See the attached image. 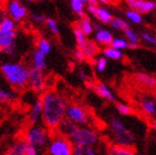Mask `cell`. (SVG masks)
<instances>
[{
  "instance_id": "31",
  "label": "cell",
  "mask_w": 156,
  "mask_h": 155,
  "mask_svg": "<svg viewBox=\"0 0 156 155\" xmlns=\"http://www.w3.org/2000/svg\"><path fill=\"white\" fill-rule=\"evenodd\" d=\"M45 26L48 28V30L52 34H58L59 33V26H58L57 21L52 18H47L45 20Z\"/></svg>"
},
{
  "instance_id": "46",
  "label": "cell",
  "mask_w": 156,
  "mask_h": 155,
  "mask_svg": "<svg viewBox=\"0 0 156 155\" xmlns=\"http://www.w3.org/2000/svg\"><path fill=\"white\" fill-rule=\"evenodd\" d=\"M81 1H83V2L85 3V5H87V0H81Z\"/></svg>"
},
{
  "instance_id": "43",
  "label": "cell",
  "mask_w": 156,
  "mask_h": 155,
  "mask_svg": "<svg viewBox=\"0 0 156 155\" xmlns=\"http://www.w3.org/2000/svg\"><path fill=\"white\" fill-rule=\"evenodd\" d=\"M5 17H6V11L0 7V22H1V20H2Z\"/></svg>"
},
{
  "instance_id": "23",
  "label": "cell",
  "mask_w": 156,
  "mask_h": 155,
  "mask_svg": "<svg viewBox=\"0 0 156 155\" xmlns=\"http://www.w3.org/2000/svg\"><path fill=\"white\" fill-rule=\"evenodd\" d=\"M137 82H140L141 84L145 85V87H155L156 85V79L154 77L150 74H146V73H137L135 75Z\"/></svg>"
},
{
  "instance_id": "34",
  "label": "cell",
  "mask_w": 156,
  "mask_h": 155,
  "mask_svg": "<svg viewBox=\"0 0 156 155\" xmlns=\"http://www.w3.org/2000/svg\"><path fill=\"white\" fill-rule=\"evenodd\" d=\"M116 110L121 115H131V114L133 113L132 107L129 106V105L124 104V103H117Z\"/></svg>"
},
{
  "instance_id": "50",
  "label": "cell",
  "mask_w": 156,
  "mask_h": 155,
  "mask_svg": "<svg viewBox=\"0 0 156 155\" xmlns=\"http://www.w3.org/2000/svg\"><path fill=\"white\" fill-rule=\"evenodd\" d=\"M155 10H156V5H155Z\"/></svg>"
},
{
  "instance_id": "38",
  "label": "cell",
  "mask_w": 156,
  "mask_h": 155,
  "mask_svg": "<svg viewBox=\"0 0 156 155\" xmlns=\"http://www.w3.org/2000/svg\"><path fill=\"white\" fill-rule=\"evenodd\" d=\"M74 58L76 59V61H78V62H83V60L85 59V58H84L83 51H82L81 48H79V47H78V49H75Z\"/></svg>"
},
{
  "instance_id": "7",
  "label": "cell",
  "mask_w": 156,
  "mask_h": 155,
  "mask_svg": "<svg viewBox=\"0 0 156 155\" xmlns=\"http://www.w3.org/2000/svg\"><path fill=\"white\" fill-rule=\"evenodd\" d=\"M17 37H18L17 30L6 31V30L0 29V50H1L2 54L13 56L16 53Z\"/></svg>"
},
{
  "instance_id": "20",
  "label": "cell",
  "mask_w": 156,
  "mask_h": 155,
  "mask_svg": "<svg viewBox=\"0 0 156 155\" xmlns=\"http://www.w3.org/2000/svg\"><path fill=\"white\" fill-rule=\"evenodd\" d=\"M134 152L135 151L133 149H131L129 146L121 145V144L112 145L110 147V154H113V155H133Z\"/></svg>"
},
{
  "instance_id": "22",
  "label": "cell",
  "mask_w": 156,
  "mask_h": 155,
  "mask_svg": "<svg viewBox=\"0 0 156 155\" xmlns=\"http://www.w3.org/2000/svg\"><path fill=\"white\" fill-rule=\"evenodd\" d=\"M16 99V93L11 89H7L0 85V105L12 102Z\"/></svg>"
},
{
  "instance_id": "19",
  "label": "cell",
  "mask_w": 156,
  "mask_h": 155,
  "mask_svg": "<svg viewBox=\"0 0 156 155\" xmlns=\"http://www.w3.org/2000/svg\"><path fill=\"white\" fill-rule=\"evenodd\" d=\"M73 155H96L98 151L93 145H73Z\"/></svg>"
},
{
  "instance_id": "47",
  "label": "cell",
  "mask_w": 156,
  "mask_h": 155,
  "mask_svg": "<svg viewBox=\"0 0 156 155\" xmlns=\"http://www.w3.org/2000/svg\"><path fill=\"white\" fill-rule=\"evenodd\" d=\"M152 126H153V128H155V130H156V123H154V124H153V125H152Z\"/></svg>"
},
{
  "instance_id": "17",
  "label": "cell",
  "mask_w": 156,
  "mask_h": 155,
  "mask_svg": "<svg viewBox=\"0 0 156 155\" xmlns=\"http://www.w3.org/2000/svg\"><path fill=\"white\" fill-rule=\"evenodd\" d=\"M133 9L137 10L141 13H147V12L155 9V3L151 0H136L133 6Z\"/></svg>"
},
{
  "instance_id": "41",
  "label": "cell",
  "mask_w": 156,
  "mask_h": 155,
  "mask_svg": "<svg viewBox=\"0 0 156 155\" xmlns=\"http://www.w3.org/2000/svg\"><path fill=\"white\" fill-rule=\"evenodd\" d=\"M78 75H79V78H80L81 80H83V81H87V73L83 71V70H79Z\"/></svg>"
},
{
  "instance_id": "28",
  "label": "cell",
  "mask_w": 156,
  "mask_h": 155,
  "mask_svg": "<svg viewBox=\"0 0 156 155\" xmlns=\"http://www.w3.org/2000/svg\"><path fill=\"white\" fill-rule=\"evenodd\" d=\"M125 16H126V18L129 19V21H132L133 23H141L142 22V13L138 12L137 10L133 9V8L127 10Z\"/></svg>"
},
{
  "instance_id": "10",
  "label": "cell",
  "mask_w": 156,
  "mask_h": 155,
  "mask_svg": "<svg viewBox=\"0 0 156 155\" xmlns=\"http://www.w3.org/2000/svg\"><path fill=\"white\" fill-rule=\"evenodd\" d=\"M29 85L34 92H42L45 89V78L43 70L38 68H30V81Z\"/></svg>"
},
{
  "instance_id": "9",
  "label": "cell",
  "mask_w": 156,
  "mask_h": 155,
  "mask_svg": "<svg viewBox=\"0 0 156 155\" xmlns=\"http://www.w3.org/2000/svg\"><path fill=\"white\" fill-rule=\"evenodd\" d=\"M6 13L16 22H21L27 18L28 10L19 0H9L6 5Z\"/></svg>"
},
{
  "instance_id": "44",
  "label": "cell",
  "mask_w": 156,
  "mask_h": 155,
  "mask_svg": "<svg viewBox=\"0 0 156 155\" xmlns=\"http://www.w3.org/2000/svg\"><path fill=\"white\" fill-rule=\"evenodd\" d=\"M135 1H136V0H126V3H127V6H129V8H133V6H134Z\"/></svg>"
},
{
  "instance_id": "36",
  "label": "cell",
  "mask_w": 156,
  "mask_h": 155,
  "mask_svg": "<svg viewBox=\"0 0 156 155\" xmlns=\"http://www.w3.org/2000/svg\"><path fill=\"white\" fill-rule=\"evenodd\" d=\"M30 20L32 21L33 23L41 24V23H45V20H47V18H45L42 13L32 12V13H30Z\"/></svg>"
},
{
  "instance_id": "42",
  "label": "cell",
  "mask_w": 156,
  "mask_h": 155,
  "mask_svg": "<svg viewBox=\"0 0 156 155\" xmlns=\"http://www.w3.org/2000/svg\"><path fill=\"white\" fill-rule=\"evenodd\" d=\"M99 2V0H87V5H92V6H98Z\"/></svg>"
},
{
  "instance_id": "14",
  "label": "cell",
  "mask_w": 156,
  "mask_h": 155,
  "mask_svg": "<svg viewBox=\"0 0 156 155\" xmlns=\"http://www.w3.org/2000/svg\"><path fill=\"white\" fill-rule=\"evenodd\" d=\"M45 57H47V54L37 49L32 53V57H31V64H32V67L40 69V70H44L47 68Z\"/></svg>"
},
{
  "instance_id": "16",
  "label": "cell",
  "mask_w": 156,
  "mask_h": 155,
  "mask_svg": "<svg viewBox=\"0 0 156 155\" xmlns=\"http://www.w3.org/2000/svg\"><path fill=\"white\" fill-rule=\"evenodd\" d=\"M28 143L27 141H17L8 150V155H26Z\"/></svg>"
},
{
  "instance_id": "29",
  "label": "cell",
  "mask_w": 156,
  "mask_h": 155,
  "mask_svg": "<svg viewBox=\"0 0 156 155\" xmlns=\"http://www.w3.org/2000/svg\"><path fill=\"white\" fill-rule=\"evenodd\" d=\"M37 49L42 51L43 53L48 54L51 51V43L47 40L45 38H40L37 41Z\"/></svg>"
},
{
  "instance_id": "37",
  "label": "cell",
  "mask_w": 156,
  "mask_h": 155,
  "mask_svg": "<svg viewBox=\"0 0 156 155\" xmlns=\"http://www.w3.org/2000/svg\"><path fill=\"white\" fill-rule=\"evenodd\" d=\"M141 37L143 38V40L147 42V43H150V45H156V37L152 36L150 33L147 32H142Z\"/></svg>"
},
{
  "instance_id": "26",
  "label": "cell",
  "mask_w": 156,
  "mask_h": 155,
  "mask_svg": "<svg viewBox=\"0 0 156 155\" xmlns=\"http://www.w3.org/2000/svg\"><path fill=\"white\" fill-rule=\"evenodd\" d=\"M96 18L99 19L102 23H105L108 24L110 23L112 21V19H113V17H112L111 12L108 11V9H105V8H103V7H99V9H98V15H96Z\"/></svg>"
},
{
  "instance_id": "24",
  "label": "cell",
  "mask_w": 156,
  "mask_h": 155,
  "mask_svg": "<svg viewBox=\"0 0 156 155\" xmlns=\"http://www.w3.org/2000/svg\"><path fill=\"white\" fill-rule=\"evenodd\" d=\"M103 53L106 58L108 59H113V60H121L122 57H123V54H122V51L120 49H116L114 47H112V45H108V48H105L104 51H103Z\"/></svg>"
},
{
  "instance_id": "35",
  "label": "cell",
  "mask_w": 156,
  "mask_h": 155,
  "mask_svg": "<svg viewBox=\"0 0 156 155\" xmlns=\"http://www.w3.org/2000/svg\"><path fill=\"white\" fill-rule=\"evenodd\" d=\"M108 66V60H106V57H100L99 59L95 61V68H96V71L100 72V73H102L103 71L105 70Z\"/></svg>"
},
{
  "instance_id": "32",
  "label": "cell",
  "mask_w": 156,
  "mask_h": 155,
  "mask_svg": "<svg viewBox=\"0 0 156 155\" xmlns=\"http://www.w3.org/2000/svg\"><path fill=\"white\" fill-rule=\"evenodd\" d=\"M124 34H125V37L127 38V41L129 42L138 43V41H140V37H138V34L135 32V31H133L132 29H129V28L124 30Z\"/></svg>"
},
{
  "instance_id": "49",
  "label": "cell",
  "mask_w": 156,
  "mask_h": 155,
  "mask_svg": "<svg viewBox=\"0 0 156 155\" xmlns=\"http://www.w3.org/2000/svg\"><path fill=\"white\" fill-rule=\"evenodd\" d=\"M1 54H2V52H1V50H0V60H1Z\"/></svg>"
},
{
  "instance_id": "5",
  "label": "cell",
  "mask_w": 156,
  "mask_h": 155,
  "mask_svg": "<svg viewBox=\"0 0 156 155\" xmlns=\"http://www.w3.org/2000/svg\"><path fill=\"white\" fill-rule=\"evenodd\" d=\"M110 128H111L113 136H114L115 142L117 144L131 146L134 143L135 136H134V134L132 133L131 130H129V128H126V125L124 124V122L120 117L113 116L110 120Z\"/></svg>"
},
{
  "instance_id": "21",
  "label": "cell",
  "mask_w": 156,
  "mask_h": 155,
  "mask_svg": "<svg viewBox=\"0 0 156 155\" xmlns=\"http://www.w3.org/2000/svg\"><path fill=\"white\" fill-rule=\"evenodd\" d=\"M78 26L82 29V31L84 32L85 36H90L91 33L94 31V26L93 23L91 22V19L87 16H83L82 18H80V21H79Z\"/></svg>"
},
{
  "instance_id": "27",
  "label": "cell",
  "mask_w": 156,
  "mask_h": 155,
  "mask_svg": "<svg viewBox=\"0 0 156 155\" xmlns=\"http://www.w3.org/2000/svg\"><path fill=\"white\" fill-rule=\"evenodd\" d=\"M73 33H74V38L75 41H76V45H78L79 48H82L85 42L87 41V36L84 34V32L82 31V29L79 26H75L74 29H73Z\"/></svg>"
},
{
  "instance_id": "30",
  "label": "cell",
  "mask_w": 156,
  "mask_h": 155,
  "mask_svg": "<svg viewBox=\"0 0 156 155\" xmlns=\"http://www.w3.org/2000/svg\"><path fill=\"white\" fill-rule=\"evenodd\" d=\"M110 24L115 30H125L127 28H129V24L125 20H123V19L121 18H113L111 22H110Z\"/></svg>"
},
{
  "instance_id": "6",
  "label": "cell",
  "mask_w": 156,
  "mask_h": 155,
  "mask_svg": "<svg viewBox=\"0 0 156 155\" xmlns=\"http://www.w3.org/2000/svg\"><path fill=\"white\" fill-rule=\"evenodd\" d=\"M47 150L50 155H72L73 143L68 136L57 132L50 139Z\"/></svg>"
},
{
  "instance_id": "3",
  "label": "cell",
  "mask_w": 156,
  "mask_h": 155,
  "mask_svg": "<svg viewBox=\"0 0 156 155\" xmlns=\"http://www.w3.org/2000/svg\"><path fill=\"white\" fill-rule=\"evenodd\" d=\"M49 128L43 124L32 123L30 128H28L24 134V140L28 144L37 146L38 149H44L50 142V135H49Z\"/></svg>"
},
{
  "instance_id": "4",
  "label": "cell",
  "mask_w": 156,
  "mask_h": 155,
  "mask_svg": "<svg viewBox=\"0 0 156 155\" xmlns=\"http://www.w3.org/2000/svg\"><path fill=\"white\" fill-rule=\"evenodd\" d=\"M73 145H95L99 142V135L94 130L84 128L83 125L75 124L73 128L66 135Z\"/></svg>"
},
{
  "instance_id": "1",
  "label": "cell",
  "mask_w": 156,
  "mask_h": 155,
  "mask_svg": "<svg viewBox=\"0 0 156 155\" xmlns=\"http://www.w3.org/2000/svg\"><path fill=\"white\" fill-rule=\"evenodd\" d=\"M43 104L42 122L49 130H57L61 122L66 119L68 102L66 98L53 91H47L42 94Z\"/></svg>"
},
{
  "instance_id": "40",
  "label": "cell",
  "mask_w": 156,
  "mask_h": 155,
  "mask_svg": "<svg viewBox=\"0 0 156 155\" xmlns=\"http://www.w3.org/2000/svg\"><path fill=\"white\" fill-rule=\"evenodd\" d=\"M98 9H99V6H92V5H87V11L92 15L93 17L96 18V15H98Z\"/></svg>"
},
{
  "instance_id": "2",
  "label": "cell",
  "mask_w": 156,
  "mask_h": 155,
  "mask_svg": "<svg viewBox=\"0 0 156 155\" xmlns=\"http://www.w3.org/2000/svg\"><path fill=\"white\" fill-rule=\"evenodd\" d=\"M0 72L10 87L22 90L29 85L30 68L19 61H6L0 64Z\"/></svg>"
},
{
  "instance_id": "48",
  "label": "cell",
  "mask_w": 156,
  "mask_h": 155,
  "mask_svg": "<svg viewBox=\"0 0 156 155\" xmlns=\"http://www.w3.org/2000/svg\"><path fill=\"white\" fill-rule=\"evenodd\" d=\"M28 2H32V1H34V0H27Z\"/></svg>"
},
{
  "instance_id": "13",
  "label": "cell",
  "mask_w": 156,
  "mask_h": 155,
  "mask_svg": "<svg viewBox=\"0 0 156 155\" xmlns=\"http://www.w3.org/2000/svg\"><path fill=\"white\" fill-rule=\"evenodd\" d=\"M94 39H95V41L98 43H100V45H111L112 41H113V36H112L111 31L103 29V28H99V29H96Z\"/></svg>"
},
{
  "instance_id": "25",
  "label": "cell",
  "mask_w": 156,
  "mask_h": 155,
  "mask_svg": "<svg viewBox=\"0 0 156 155\" xmlns=\"http://www.w3.org/2000/svg\"><path fill=\"white\" fill-rule=\"evenodd\" d=\"M84 5L85 3L81 0H70V7L79 18H82L84 16Z\"/></svg>"
},
{
  "instance_id": "39",
  "label": "cell",
  "mask_w": 156,
  "mask_h": 155,
  "mask_svg": "<svg viewBox=\"0 0 156 155\" xmlns=\"http://www.w3.org/2000/svg\"><path fill=\"white\" fill-rule=\"evenodd\" d=\"M38 154H39V149L34 145L28 144L27 153H26V155H38Z\"/></svg>"
},
{
  "instance_id": "33",
  "label": "cell",
  "mask_w": 156,
  "mask_h": 155,
  "mask_svg": "<svg viewBox=\"0 0 156 155\" xmlns=\"http://www.w3.org/2000/svg\"><path fill=\"white\" fill-rule=\"evenodd\" d=\"M112 47H114L116 49H120V50H123V49L127 48L129 47V42L126 41L125 39L123 38H113V41L111 43Z\"/></svg>"
},
{
  "instance_id": "8",
  "label": "cell",
  "mask_w": 156,
  "mask_h": 155,
  "mask_svg": "<svg viewBox=\"0 0 156 155\" xmlns=\"http://www.w3.org/2000/svg\"><path fill=\"white\" fill-rule=\"evenodd\" d=\"M69 120L78 125H87L90 122V116L84 107L79 104H69L66 107V115Z\"/></svg>"
},
{
  "instance_id": "18",
  "label": "cell",
  "mask_w": 156,
  "mask_h": 155,
  "mask_svg": "<svg viewBox=\"0 0 156 155\" xmlns=\"http://www.w3.org/2000/svg\"><path fill=\"white\" fill-rule=\"evenodd\" d=\"M81 49H82V51H83V54L85 59H92V58H94V56H96V53L99 52V47L96 45L95 42L89 41V40L85 42V45H84Z\"/></svg>"
},
{
  "instance_id": "12",
  "label": "cell",
  "mask_w": 156,
  "mask_h": 155,
  "mask_svg": "<svg viewBox=\"0 0 156 155\" xmlns=\"http://www.w3.org/2000/svg\"><path fill=\"white\" fill-rule=\"evenodd\" d=\"M42 111H43V104L41 99L37 100L32 103L29 111V121L30 123H38L40 120H42Z\"/></svg>"
},
{
  "instance_id": "15",
  "label": "cell",
  "mask_w": 156,
  "mask_h": 155,
  "mask_svg": "<svg viewBox=\"0 0 156 155\" xmlns=\"http://www.w3.org/2000/svg\"><path fill=\"white\" fill-rule=\"evenodd\" d=\"M95 92L96 94L101 98L105 99V100H108V101H111V102H115V96L113 94V92L111 91V89L104 83H98L95 85Z\"/></svg>"
},
{
  "instance_id": "51",
  "label": "cell",
  "mask_w": 156,
  "mask_h": 155,
  "mask_svg": "<svg viewBox=\"0 0 156 155\" xmlns=\"http://www.w3.org/2000/svg\"><path fill=\"white\" fill-rule=\"evenodd\" d=\"M38 1H40V0H38Z\"/></svg>"
},
{
  "instance_id": "45",
  "label": "cell",
  "mask_w": 156,
  "mask_h": 155,
  "mask_svg": "<svg viewBox=\"0 0 156 155\" xmlns=\"http://www.w3.org/2000/svg\"><path fill=\"white\" fill-rule=\"evenodd\" d=\"M100 2H102V3H105V5H106V3H108V0H99Z\"/></svg>"
},
{
  "instance_id": "11",
  "label": "cell",
  "mask_w": 156,
  "mask_h": 155,
  "mask_svg": "<svg viewBox=\"0 0 156 155\" xmlns=\"http://www.w3.org/2000/svg\"><path fill=\"white\" fill-rule=\"evenodd\" d=\"M140 107L150 116H156V101L151 96H144L140 99Z\"/></svg>"
}]
</instances>
